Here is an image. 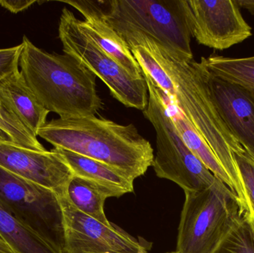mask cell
<instances>
[{
  "label": "cell",
  "mask_w": 254,
  "mask_h": 253,
  "mask_svg": "<svg viewBox=\"0 0 254 253\" xmlns=\"http://www.w3.org/2000/svg\"><path fill=\"white\" fill-rule=\"evenodd\" d=\"M0 201L57 252H65L64 212L55 192L0 167Z\"/></svg>",
  "instance_id": "obj_8"
},
{
  "label": "cell",
  "mask_w": 254,
  "mask_h": 253,
  "mask_svg": "<svg viewBox=\"0 0 254 253\" xmlns=\"http://www.w3.org/2000/svg\"><path fill=\"white\" fill-rule=\"evenodd\" d=\"M0 167L4 170L65 196L74 176L64 157L55 150L37 151L10 143L0 142Z\"/></svg>",
  "instance_id": "obj_11"
},
{
  "label": "cell",
  "mask_w": 254,
  "mask_h": 253,
  "mask_svg": "<svg viewBox=\"0 0 254 253\" xmlns=\"http://www.w3.org/2000/svg\"><path fill=\"white\" fill-rule=\"evenodd\" d=\"M199 64L219 116L237 142L254 158V94L241 85L215 75Z\"/></svg>",
  "instance_id": "obj_12"
},
{
  "label": "cell",
  "mask_w": 254,
  "mask_h": 253,
  "mask_svg": "<svg viewBox=\"0 0 254 253\" xmlns=\"http://www.w3.org/2000/svg\"><path fill=\"white\" fill-rule=\"evenodd\" d=\"M213 253H254V230L246 213Z\"/></svg>",
  "instance_id": "obj_20"
},
{
  "label": "cell",
  "mask_w": 254,
  "mask_h": 253,
  "mask_svg": "<svg viewBox=\"0 0 254 253\" xmlns=\"http://www.w3.org/2000/svg\"><path fill=\"white\" fill-rule=\"evenodd\" d=\"M65 228L64 253H148L146 247L116 226H107L60 197Z\"/></svg>",
  "instance_id": "obj_10"
},
{
  "label": "cell",
  "mask_w": 254,
  "mask_h": 253,
  "mask_svg": "<svg viewBox=\"0 0 254 253\" xmlns=\"http://www.w3.org/2000/svg\"><path fill=\"white\" fill-rule=\"evenodd\" d=\"M199 62L215 75L241 85L254 94V56L232 58L211 55L201 57Z\"/></svg>",
  "instance_id": "obj_19"
},
{
  "label": "cell",
  "mask_w": 254,
  "mask_h": 253,
  "mask_svg": "<svg viewBox=\"0 0 254 253\" xmlns=\"http://www.w3.org/2000/svg\"><path fill=\"white\" fill-rule=\"evenodd\" d=\"M0 98L21 123L37 137L47 123L49 111L27 84L20 70L0 81Z\"/></svg>",
  "instance_id": "obj_14"
},
{
  "label": "cell",
  "mask_w": 254,
  "mask_h": 253,
  "mask_svg": "<svg viewBox=\"0 0 254 253\" xmlns=\"http://www.w3.org/2000/svg\"><path fill=\"white\" fill-rule=\"evenodd\" d=\"M36 2L34 0H0V5L13 13H17L29 8Z\"/></svg>",
  "instance_id": "obj_23"
},
{
  "label": "cell",
  "mask_w": 254,
  "mask_h": 253,
  "mask_svg": "<svg viewBox=\"0 0 254 253\" xmlns=\"http://www.w3.org/2000/svg\"><path fill=\"white\" fill-rule=\"evenodd\" d=\"M238 7H243L254 15V0H234Z\"/></svg>",
  "instance_id": "obj_24"
},
{
  "label": "cell",
  "mask_w": 254,
  "mask_h": 253,
  "mask_svg": "<svg viewBox=\"0 0 254 253\" xmlns=\"http://www.w3.org/2000/svg\"><path fill=\"white\" fill-rule=\"evenodd\" d=\"M177 253H213L235 228L245 211L221 180L204 190L185 192Z\"/></svg>",
  "instance_id": "obj_5"
},
{
  "label": "cell",
  "mask_w": 254,
  "mask_h": 253,
  "mask_svg": "<svg viewBox=\"0 0 254 253\" xmlns=\"http://www.w3.org/2000/svg\"><path fill=\"white\" fill-rule=\"evenodd\" d=\"M22 44L0 49V81L19 70Z\"/></svg>",
  "instance_id": "obj_22"
},
{
  "label": "cell",
  "mask_w": 254,
  "mask_h": 253,
  "mask_svg": "<svg viewBox=\"0 0 254 253\" xmlns=\"http://www.w3.org/2000/svg\"><path fill=\"white\" fill-rule=\"evenodd\" d=\"M247 202L248 219L254 230V158L244 149L234 153Z\"/></svg>",
  "instance_id": "obj_21"
},
{
  "label": "cell",
  "mask_w": 254,
  "mask_h": 253,
  "mask_svg": "<svg viewBox=\"0 0 254 253\" xmlns=\"http://www.w3.org/2000/svg\"><path fill=\"white\" fill-rule=\"evenodd\" d=\"M65 197L80 212L107 226H112L104 212V203L113 195L98 184L74 175L66 189Z\"/></svg>",
  "instance_id": "obj_17"
},
{
  "label": "cell",
  "mask_w": 254,
  "mask_h": 253,
  "mask_svg": "<svg viewBox=\"0 0 254 253\" xmlns=\"http://www.w3.org/2000/svg\"><path fill=\"white\" fill-rule=\"evenodd\" d=\"M152 42L163 67L174 83L175 96L170 101L177 105L214 153L229 175L234 193L247 212L246 194L234 155L243 147L228 130L213 105L199 62L181 57Z\"/></svg>",
  "instance_id": "obj_3"
},
{
  "label": "cell",
  "mask_w": 254,
  "mask_h": 253,
  "mask_svg": "<svg viewBox=\"0 0 254 253\" xmlns=\"http://www.w3.org/2000/svg\"><path fill=\"white\" fill-rule=\"evenodd\" d=\"M22 44L20 72L49 112L68 118L95 116L102 109L96 76L76 58L45 51L25 36Z\"/></svg>",
  "instance_id": "obj_2"
},
{
  "label": "cell",
  "mask_w": 254,
  "mask_h": 253,
  "mask_svg": "<svg viewBox=\"0 0 254 253\" xmlns=\"http://www.w3.org/2000/svg\"><path fill=\"white\" fill-rule=\"evenodd\" d=\"M0 238L16 253H59L22 224L1 201Z\"/></svg>",
  "instance_id": "obj_18"
},
{
  "label": "cell",
  "mask_w": 254,
  "mask_h": 253,
  "mask_svg": "<svg viewBox=\"0 0 254 253\" xmlns=\"http://www.w3.org/2000/svg\"><path fill=\"white\" fill-rule=\"evenodd\" d=\"M75 176L89 180L119 198L134 191V181L119 169L68 150L55 148Z\"/></svg>",
  "instance_id": "obj_15"
},
{
  "label": "cell",
  "mask_w": 254,
  "mask_h": 253,
  "mask_svg": "<svg viewBox=\"0 0 254 253\" xmlns=\"http://www.w3.org/2000/svg\"><path fill=\"white\" fill-rule=\"evenodd\" d=\"M167 253H177L176 252Z\"/></svg>",
  "instance_id": "obj_27"
},
{
  "label": "cell",
  "mask_w": 254,
  "mask_h": 253,
  "mask_svg": "<svg viewBox=\"0 0 254 253\" xmlns=\"http://www.w3.org/2000/svg\"><path fill=\"white\" fill-rule=\"evenodd\" d=\"M38 136L55 148L107 163L133 181L153 163L152 145L132 123L119 124L95 116L60 117L47 122Z\"/></svg>",
  "instance_id": "obj_1"
},
{
  "label": "cell",
  "mask_w": 254,
  "mask_h": 253,
  "mask_svg": "<svg viewBox=\"0 0 254 253\" xmlns=\"http://www.w3.org/2000/svg\"><path fill=\"white\" fill-rule=\"evenodd\" d=\"M142 74L149 93L143 115L155 132L156 153L152 166L155 175L176 183L185 192L200 191L213 185L219 178L187 147L176 129L163 92L146 71Z\"/></svg>",
  "instance_id": "obj_6"
},
{
  "label": "cell",
  "mask_w": 254,
  "mask_h": 253,
  "mask_svg": "<svg viewBox=\"0 0 254 253\" xmlns=\"http://www.w3.org/2000/svg\"><path fill=\"white\" fill-rule=\"evenodd\" d=\"M192 37L198 44L225 50L252 35L234 0H187Z\"/></svg>",
  "instance_id": "obj_9"
},
{
  "label": "cell",
  "mask_w": 254,
  "mask_h": 253,
  "mask_svg": "<svg viewBox=\"0 0 254 253\" xmlns=\"http://www.w3.org/2000/svg\"><path fill=\"white\" fill-rule=\"evenodd\" d=\"M65 54L71 55L101 79L112 95L128 108L144 111L149 102L146 80L134 78L86 32L73 12L64 7L58 27Z\"/></svg>",
  "instance_id": "obj_7"
},
{
  "label": "cell",
  "mask_w": 254,
  "mask_h": 253,
  "mask_svg": "<svg viewBox=\"0 0 254 253\" xmlns=\"http://www.w3.org/2000/svg\"><path fill=\"white\" fill-rule=\"evenodd\" d=\"M104 14L122 39L142 35L187 59H193L187 0H111Z\"/></svg>",
  "instance_id": "obj_4"
},
{
  "label": "cell",
  "mask_w": 254,
  "mask_h": 253,
  "mask_svg": "<svg viewBox=\"0 0 254 253\" xmlns=\"http://www.w3.org/2000/svg\"><path fill=\"white\" fill-rule=\"evenodd\" d=\"M163 95L169 111L173 117L176 129L187 147L208 168L209 170L215 176L223 181L234 193L232 181L214 153L210 150L202 138L198 135V132L188 121L186 117L182 114L177 105L171 102L164 93Z\"/></svg>",
  "instance_id": "obj_16"
},
{
  "label": "cell",
  "mask_w": 254,
  "mask_h": 253,
  "mask_svg": "<svg viewBox=\"0 0 254 253\" xmlns=\"http://www.w3.org/2000/svg\"><path fill=\"white\" fill-rule=\"evenodd\" d=\"M69 4L81 13L84 19L80 25L94 41L134 78H143L140 65L130 51L125 40L108 23L104 6L99 1L71 0L61 1Z\"/></svg>",
  "instance_id": "obj_13"
},
{
  "label": "cell",
  "mask_w": 254,
  "mask_h": 253,
  "mask_svg": "<svg viewBox=\"0 0 254 253\" xmlns=\"http://www.w3.org/2000/svg\"><path fill=\"white\" fill-rule=\"evenodd\" d=\"M0 142L2 143H10V144H14V141L12 139L11 137L7 133V132H4L2 129L0 128ZM16 145V144H15Z\"/></svg>",
  "instance_id": "obj_26"
},
{
  "label": "cell",
  "mask_w": 254,
  "mask_h": 253,
  "mask_svg": "<svg viewBox=\"0 0 254 253\" xmlns=\"http://www.w3.org/2000/svg\"><path fill=\"white\" fill-rule=\"evenodd\" d=\"M0 253H16L9 244L0 238Z\"/></svg>",
  "instance_id": "obj_25"
}]
</instances>
